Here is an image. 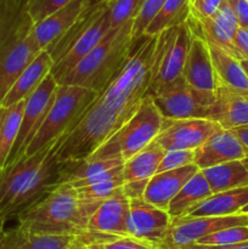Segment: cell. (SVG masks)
I'll use <instances>...</instances> for the list:
<instances>
[{
    "mask_svg": "<svg viewBox=\"0 0 248 249\" xmlns=\"http://www.w3.org/2000/svg\"><path fill=\"white\" fill-rule=\"evenodd\" d=\"M157 36L136 39L130 55L111 82L57 139L58 162L87 160L131 118L147 96Z\"/></svg>",
    "mask_w": 248,
    "mask_h": 249,
    "instance_id": "6da1fadb",
    "label": "cell"
},
{
    "mask_svg": "<svg viewBox=\"0 0 248 249\" xmlns=\"http://www.w3.org/2000/svg\"><path fill=\"white\" fill-rule=\"evenodd\" d=\"M97 207L80 201L70 182H61L17 214V229L29 235L82 236Z\"/></svg>",
    "mask_w": 248,
    "mask_h": 249,
    "instance_id": "7a4b0ae2",
    "label": "cell"
},
{
    "mask_svg": "<svg viewBox=\"0 0 248 249\" xmlns=\"http://www.w3.org/2000/svg\"><path fill=\"white\" fill-rule=\"evenodd\" d=\"M57 141V140H56ZM53 141L31 156H23L5 168L0 177V209L7 218L16 216L60 184V168Z\"/></svg>",
    "mask_w": 248,
    "mask_h": 249,
    "instance_id": "3957f363",
    "label": "cell"
},
{
    "mask_svg": "<svg viewBox=\"0 0 248 249\" xmlns=\"http://www.w3.org/2000/svg\"><path fill=\"white\" fill-rule=\"evenodd\" d=\"M28 0H0V101L39 55Z\"/></svg>",
    "mask_w": 248,
    "mask_h": 249,
    "instance_id": "277c9868",
    "label": "cell"
},
{
    "mask_svg": "<svg viewBox=\"0 0 248 249\" xmlns=\"http://www.w3.org/2000/svg\"><path fill=\"white\" fill-rule=\"evenodd\" d=\"M134 21L111 28L96 46L67 73L58 84L78 85L100 92L111 82L130 55L135 40Z\"/></svg>",
    "mask_w": 248,
    "mask_h": 249,
    "instance_id": "5b68a950",
    "label": "cell"
},
{
    "mask_svg": "<svg viewBox=\"0 0 248 249\" xmlns=\"http://www.w3.org/2000/svg\"><path fill=\"white\" fill-rule=\"evenodd\" d=\"M163 117L146 96L133 117L109 136L87 160H122L123 162L152 142L162 128Z\"/></svg>",
    "mask_w": 248,
    "mask_h": 249,
    "instance_id": "8992f818",
    "label": "cell"
},
{
    "mask_svg": "<svg viewBox=\"0 0 248 249\" xmlns=\"http://www.w3.org/2000/svg\"><path fill=\"white\" fill-rule=\"evenodd\" d=\"M97 94L99 92L88 88L58 84L53 105L43 124L29 142L24 156L34 155L49 143L61 138L94 101Z\"/></svg>",
    "mask_w": 248,
    "mask_h": 249,
    "instance_id": "52a82bcc",
    "label": "cell"
},
{
    "mask_svg": "<svg viewBox=\"0 0 248 249\" xmlns=\"http://www.w3.org/2000/svg\"><path fill=\"white\" fill-rule=\"evenodd\" d=\"M191 38L187 23L158 34L147 95H152L162 87L181 77Z\"/></svg>",
    "mask_w": 248,
    "mask_h": 249,
    "instance_id": "ba28073f",
    "label": "cell"
},
{
    "mask_svg": "<svg viewBox=\"0 0 248 249\" xmlns=\"http://www.w3.org/2000/svg\"><path fill=\"white\" fill-rule=\"evenodd\" d=\"M148 96L152 97L164 119L208 118L215 100L214 91H202L191 87L182 75Z\"/></svg>",
    "mask_w": 248,
    "mask_h": 249,
    "instance_id": "9c48e42d",
    "label": "cell"
},
{
    "mask_svg": "<svg viewBox=\"0 0 248 249\" xmlns=\"http://www.w3.org/2000/svg\"><path fill=\"white\" fill-rule=\"evenodd\" d=\"M57 87V80L55 79V77L50 72L44 78L40 85L26 99L21 128H19L18 135H17L16 141H15L14 147L10 152L9 158H7L5 168L15 164L17 160H19L26 155L29 142H31L38 129L43 124L44 119H45L46 114H48L49 109L53 105Z\"/></svg>",
    "mask_w": 248,
    "mask_h": 249,
    "instance_id": "30bf717a",
    "label": "cell"
},
{
    "mask_svg": "<svg viewBox=\"0 0 248 249\" xmlns=\"http://www.w3.org/2000/svg\"><path fill=\"white\" fill-rule=\"evenodd\" d=\"M248 225L247 214L228 216H179L172 219L169 232L156 249H180L230 226Z\"/></svg>",
    "mask_w": 248,
    "mask_h": 249,
    "instance_id": "8fae6325",
    "label": "cell"
},
{
    "mask_svg": "<svg viewBox=\"0 0 248 249\" xmlns=\"http://www.w3.org/2000/svg\"><path fill=\"white\" fill-rule=\"evenodd\" d=\"M221 125L207 118L164 119L155 141L165 151L196 150L206 142Z\"/></svg>",
    "mask_w": 248,
    "mask_h": 249,
    "instance_id": "7c38bea8",
    "label": "cell"
},
{
    "mask_svg": "<svg viewBox=\"0 0 248 249\" xmlns=\"http://www.w3.org/2000/svg\"><path fill=\"white\" fill-rule=\"evenodd\" d=\"M186 23L194 36H199L207 43L214 44L233 57L241 60L233 45V36L240 28V24L232 7L226 0H224L218 11L212 17L196 18L190 15Z\"/></svg>",
    "mask_w": 248,
    "mask_h": 249,
    "instance_id": "4fadbf2b",
    "label": "cell"
},
{
    "mask_svg": "<svg viewBox=\"0 0 248 249\" xmlns=\"http://www.w3.org/2000/svg\"><path fill=\"white\" fill-rule=\"evenodd\" d=\"M172 216L167 211L158 208L142 198L130 199L126 235L145 241L153 247L163 242L169 232Z\"/></svg>",
    "mask_w": 248,
    "mask_h": 249,
    "instance_id": "5bb4252c",
    "label": "cell"
},
{
    "mask_svg": "<svg viewBox=\"0 0 248 249\" xmlns=\"http://www.w3.org/2000/svg\"><path fill=\"white\" fill-rule=\"evenodd\" d=\"M130 199L118 189L111 197L105 199L90 216L87 232L105 237L126 235Z\"/></svg>",
    "mask_w": 248,
    "mask_h": 249,
    "instance_id": "9a60e30c",
    "label": "cell"
},
{
    "mask_svg": "<svg viewBox=\"0 0 248 249\" xmlns=\"http://www.w3.org/2000/svg\"><path fill=\"white\" fill-rule=\"evenodd\" d=\"M111 29V22L108 16V7L85 29L84 33L73 43V45L53 63L51 68V74L55 77L57 83L72 71L79 63L84 56H87L99 41L104 38L105 34Z\"/></svg>",
    "mask_w": 248,
    "mask_h": 249,
    "instance_id": "2e32d148",
    "label": "cell"
},
{
    "mask_svg": "<svg viewBox=\"0 0 248 249\" xmlns=\"http://www.w3.org/2000/svg\"><path fill=\"white\" fill-rule=\"evenodd\" d=\"M194 152V163L199 170L231 160H242L247 156L242 142L231 129H220Z\"/></svg>",
    "mask_w": 248,
    "mask_h": 249,
    "instance_id": "e0dca14e",
    "label": "cell"
},
{
    "mask_svg": "<svg viewBox=\"0 0 248 249\" xmlns=\"http://www.w3.org/2000/svg\"><path fill=\"white\" fill-rule=\"evenodd\" d=\"M215 100L208 118L216 122L223 129H235L248 125V91L219 84Z\"/></svg>",
    "mask_w": 248,
    "mask_h": 249,
    "instance_id": "ac0fdd59",
    "label": "cell"
},
{
    "mask_svg": "<svg viewBox=\"0 0 248 249\" xmlns=\"http://www.w3.org/2000/svg\"><path fill=\"white\" fill-rule=\"evenodd\" d=\"M191 44L185 61L182 78L185 82L202 91H215L219 80L212 63L206 41L191 33Z\"/></svg>",
    "mask_w": 248,
    "mask_h": 249,
    "instance_id": "d6986e66",
    "label": "cell"
},
{
    "mask_svg": "<svg viewBox=\"0 0 248 249\" xmlns=\"http://www.w3.org/2000/svg\"><path fill=\"white\" fill-rule=\"evenodd\" d=\"M198 170V167L194 163L177 169L156 173L148 180L142 199L163 211H167L170 201Z\"/></svg>",
    "mask_w": 248,
    "mask_h": 249,
    "instance_id": "ffe728a7",
    "label": "cell"
},
{
    "mask_svg": "<svg viewBox=\"0 0 248 249\" xmlns=\"http://www.w3.org/2000/svg\"><path fill=\"white\" fill-rule=\"evenodd\" d=\"M85 9L84 0H72L70 4L34 23L33 33L41 50L48 49L65 34Z\"/></svg>",
    "mask_w": 248,
    "mask_h": 249,
    "instance_id": "44dd1931",
    "label": "cell"
},
{
    "mask_svg": "<svg viewBox=\"0 0 248 249\" xmlns=\"http://www.w3.org/2000/svg\"><path fill=\"white\" fill-rule=\"evenodd\" d=\"M53 66V61L50 53L46 50H41L39 55L17 77L12 87L0 101V105L11 106L21 100H26L51 72Z\"/></svg>",
    "mask_w": 248,
    "mask_h": 249,
    "instance_id": "7402d4cb",
    "label": "cell"
},
{
    "mask_svg": "<svg viewBox=\"0 0 248 249\" xmlns=\"http://www.w3.org/2000/svg\"><path fill=\"white\" fill-rule=\"evenodd\" d=\"M248 204V185L213 194L191 209L187 216H228L241 214ZM184 216V215H182Z\"/></svg>",
    "mask_w": 248,
    "mask_h": 249,
    "instance_id": "603a6c76",
    "label": "cell"
},
{
    "mask_svg": "<svg viewBox=\"0 0 248 249\" xmlns=\"http://www.w3.org/2000/svg\"><path fill=\"white\" fill-rule=\"evenodd\" d=\"M212 194L229 191L248 185V169L242 160H231L202 169Z\"/></svg>",
    "mask_w": 248,
    "mask_h": 249,
    "instance_id": "cb8c5ba5",
    "label": "cell"
},
{
    "mask_svg": "<svg viewBox=\"0 0 248 249\" xmlns=\"http://www.w3.org/2000/svg\"><path fill=\"white\" fill-rule=\"evenodd\" d=\"M207 45L219 84L226 85L232 89L248 91V77L241 66L240 60L214 44L207 43Z\"/></svg>",
    "mask_w": 248,
    "mask_h": 249,
    "instance_id": "d4e9b609",
    "label": "cell"
},
{
    "mask_svg": "<svg viewBox=\"0 0 248 249\" xmlns=\"http://www.w3.org/2000/svg\"><path fill=\"white\" fill-rule=\"evenodd\" d=\"M167 151L155 140L125 160L123 164L124 182L133 180H150L157 173L159 163Z\"/></svg>",
    "mask_w": 248,
    "mask_h": 249,
    "instance_id": "484cf974",
    "label": "cell"
},
{
    "mask_svg": "<svg viewBox=\"0 0 248 249\" xmlns=\"http://www.w3.org/2000/svg\"><path fill=\"white\" fill-rule=\"evenodd\" d=\"M211 195L213 194L208 181L204 178L203 173L198 170L170 201L167 209L168 214L172 216V219L186 215L194 207L208 198Z\"/></svg>",
    "mask_w": 248,
    "mask_h": 249,
    "instance_id": "4316f807",
    "label": "cell"
},
{
    "mask_svg": "<svg viewBox=\"0 0 248 249\" xmlns=\"http://www.w3.org/2000/svg\"><path fill=\"white\" fill-rule=\"evenodd\" d=\"M26 100L16 102L11 106L0 105V168H5L14 143L21 128L22 117Z\"/></svg>",
    "mask_w": 248,
    "mask_h": 249,
    "instance_id": "83f0119b",
    "label": "cell"
},
{
    "mask_svg": "<svg viewBox=\"0 0 248 249\" xmlns=\"http://www.w3.org/2000/svg\"><path fill=\"white\" fill-rule=\"evenodd\" d=\"M189 16V0H165L162 7L146 27L143 34L148 36H158L163 31L186 23Z\"/></svg>",
    "mask_w": 248,
    "mask_h": 249,
    "instance_id": "f1b7e54d",
    "label": "cell"
},
{
    "mask_svg": "<svg viewBox=\"0 0 248 249\" xmlns=\"http://www.w3.org/2000/svg\"><path fill=\"white\" fill-rule=\"evenodd\" d=\"M18 232V240L11 249H67L78 237L70 235H29L19 230Z\"/></svg>",
    "mask_w": 248,
    "mask_h": 249,
    "instance_id": "f546056e",
    "label": "cell"
},
{
    "mask_svg": "<svg viewBox=\"0 0 248 249\" xmlns=\"http://www.w3.org/2000/svg\"><path fill=\"white\" fill-rule=\"evenodd\" d=\"M146 0H107L111 28L134 21L142 10Z\"/></svg>",
    "mask_w": 248,
    "mask_h": 249,
    "instance_id": "4dcf8cb0",
    "label": "cell"
},
{
    "mask_svg": "<svg viewBox=\"0 0 248 249\" xmlns=\"http://www.w3.org/2000/svg\"><path fill=\"white\" fill-rule=\"evenodd\" d=\"M248 241V225L230 226L223 230L204 236L197 241V245L204 246H225Z\"/></svg>",
    "mask_w": 248,
    "mask_h": 249,
    "instance_id": "1f68e13d",
    "label": "cell"
},
{
    "mask_svg": "<svg viewBox=\"0 0 248 249\" xmlns=\"http://www.w3.org/2000/svg\"><path fill=\"white\" fill-rule=\"evenodd\" d=\"M88 249H156L145 241L131 236H117L88 245Z\"/></svg>",
    "mask_w": 248,
    "mask_h": 249,
    "instance_id": "d6a6232c",
    "label": "cell"
},
{
    "mask_svg": "<svg viewBox=\"0 0 248 249\" xmlns=\"http://www.w3.org/2000/svg\"><path fill=\"white\" fill-rule=\"evenodd\" d=\"M195 152L194 150H172L167 151L159 163L157 173L167 172V170L177 169L185 165L194 164Z\"/></svg>",
    "mask_w": 248,
    "mask_h": 249,
    "instance_id": "836d02e7",
    "label": "cell"
},
{
    "mask_svg": "<svg viewBox=\"0 0 248 249\" xmlns=\"http://www.w3.org/2000/svg\"><path fill=\"white\" fill-rule=\"evenodd\" d=\"M164 2L165 0H146L141 12L139 14V16L134 19V24H133L134 40H136V39L141 38V36H143V32H145L146 27L148 26L151 19L155 17V15L157 14L158 10L162 7V5L164 4Z\"/></svg>",
    "mask_w": 248,
    "mask_h": 249,
    "instance_id": "e575fe53",
    "label": "cell"
},
{
    "mask_svg": "<svg viewBox=\"0 0 248 249\" xmlns=\"http://www.w3.org/2000/svg\"><path fill=\"white\" fill-rule=\"evenodd\" d=\"M72 0H28V12L34 23L62 9Z\"/></svg>",
    "mask_w": 248,
    "mask_h": 249,
    "instance_id": "d590c367",
    "label": "cell"
},
{
    "mask_svg": "<svg viewBox=\"0 0 248 249\" xmlns=\"http://www.w3.org/2000/svg\"><path fill=\"white\" fill-rule=\"evenodd\" d=\"M190 15L196 18H208L219 10L224 0H189Z\"/></svg>",
    "mask_w": 248,
    "mask_h": 249,
    "instance_id": "8d00e7d4",
    "label": "cell"
},
{
    "mask_svg": "<svg viewBox=\"0 0 248 249\" xmlns=\"http://www.w3.org/2000/svg\"><path fill=\"white\" fill-rule=\"evenodd\" d=\"M147 184L148 180H133V181L124 182L122 189H123L124 195H125L129 199L142 198Z\"/></svg>",
    "mask_w": 248,
    "mask_h": 249,
    "instance_id": "74e56055",
    "label": "cell"
},
{
    "mask_svg": "<svg viewBox=\"0 0 248 249\" xmlns=\"http://www.w3.org/2000/svg\"><path fill=\"white\" fill-rule=\"evenodd\" d=\"M232 7L240 27L248 29V2L246 0H226Z\"/></svg>",
    "mask_w": 248,
    "mask_h": 249,
    "instance_id": "f35d334b",
    "label": "cell"
},
{
    "mask_svg": "<svg viewBox=\"0 0 248 249\" xmlns=\"http://www.w3.org/2000/svg\"><path fill=\"white\" fill-rule=\"evenodd\" d=\"M233 45H235L240 57L247 58L248 60V29L247 28H242V27H240V28L237 29L235 36H233Z\"/></svg>",
    "mask_w": 248,
    "mask_h": 249,
    "instance_id": "ab89813d",
    "label": "cell"
},
{
    "mask_svg": "<svg viewBox=\"0 0 248 249\" xmlns=\"http://www.w3.org/2000/svg\"><path fill=\"white\" fill-rule=\"evenodd\" d=\"M180 249H248V241L240 243H233V245H225V246H204V245H194L186 246Z\"/></svg>",
    "mask_w": 248,
    "mask_h": 249,
    "instance_id": "60d3db41",
    "label": "cell"
},
{
    "mask_svg": "<svg viewBox=\"0 0 248 249\" xmlns=\"http://www.w3.org/2000/svg\"><path fill=\"white\" fill-rule=\"evenodd\" d=\"M18 237L19 232L17 228L14 230L5 231L4 235L0 237V249H11L16 243V241L18 240Z\"/></svg>",
    "mask_w": 248,
    "mask_h": 249,
    "instance_id": "b9f144b4",
    "label": "cell"
},
{
    "mask_svg": "<svg viewBox=\"0 0 248 249\" xmlns=\"http://www.w3.org/2000/svg\"><path fill=\"white\" fill-rule=\"evenodd\" d=\"M231 130L235 133V135L240 139V141L242 142L243 147H245L246 153L248 155V125L247 126H240V128L231 129Z\"/></svg>",
    "mask_w": 248,
    "mask_h": 249,
    "instance_id": "7bdbcfd3",
    "label": "cell"
},
{
    "mask_svg": "<svg viewBox=\"0 0 248 249\" xmlns=\"http://www.w3.org/2000/svg\"><path fill=\"white\" fill-rule=\"evenodd\" d=\"M67 249H88V242L83 236H78L77 240L72 243Z\"/></svg>",
    "mask_w": 248,
    "mask_h": 249,
    "instance_id": "ee69618b",
    "label": "cell"
},
{
    "mask_svg": "<svg viewBox=\"0 0 248 249\" xmlns=\"http://www.w3.org/2000/svg\"><path fill=\"white\" fill-rule=\"evenodd\" d=\"M7 219L9 218L6 216V214L0 209V237H1V236L5 233V231H6L5 230V224H6Z\"/></svg>",
    "mask_w": 248,
    "mask_h": 249,
    "instance_id": "f6af8a7d",
    "label": "cell"
},
{
    "mask_svg": "<svg viewBox=\"0 0 248 249\" xmlns=\"http://www.w3.org/2000/svg\"><path fill=\"white\" fill-rule=\"evenodd\" d=\"M105 1H107V0H84L85 9H87V7H91V6H95V5L102 4V2H105Z\"/></svg>",
    "mask_w": 248,
    "mask_h": 249,
    "instance_id": "bcb514c9",
    "label": "cell"
},
{
    "mask_svg": "<svg viewBox=\"0 0 248 249\" xmlns=\"http://www.w3.org/2000/svg\"><path fill=\"white\" fill-rule=\"evenodd\" d=\"M240 62H241V66H242V68L245 70L246 74H247V77H248V60L247 58H241Z\"/></svg>",
    "mask_w": 248,
    "mask_h": 249,
    "instance_id": "7dc6e473",
    "label": "cell"
},
{
    "mask_svg": "<svg viewBox=\"0 0 248 249\" xmlns=\"http://www.w3.org/2000/svg\"><path fill=\"white\" fill-rule=\"evenodd\" d=\"M241 214H247L248 215V204L242 209V211H241Z\"/></svg>",
    "mask_w": 248,
    "mask_h": 249,
    "instance_id": "c3c4849f",
    "label": "cell"
},
{
    "mask_svg": "<svg viewBox=\"0 0 248 249\" xmlns=\"http://www.w3.org/2000/svg\"><path fill=\"white\" fill-rule=\"evenodd\" d=\"M242 162L245 163V165H246V167H247V169H248V155L246 156L245 158H243V160H242Z\"/></svg>",
    "mask_w": 248,
    "mask_h": 249,
    "instance_id": "681fc988",
    "label": "cell"
},
{
    "mask_svg": "<svg viewBox=\"0 0 248 249\" xmlns=\"http://www.w3.org/2000/svg\"><path fill=\"white\" fill-rule=\"evenodd\" d=\"M1 173H2V170H1V168H0V177H1Z\"/></svg>",
    "mask_w": 248,
    "mask_h": 249,
    "instance_id": "f907efd6",
    "label": "cell"
},
{
    "mask_svg": "<svg viewBox=\"0 0 248 249\" xmlns=\"http://www.w3.org/2000/svg\"><path fill=\"white\" fill-rule=\"evenodd\" d=\"M246 1H247V2H248V0H246Z\"/></svg>",
    "mask_w": 248,
    "mask_h": 249,
    "instance_id": "816d5d0a",
    "label": "cell"
}]
</instances>
